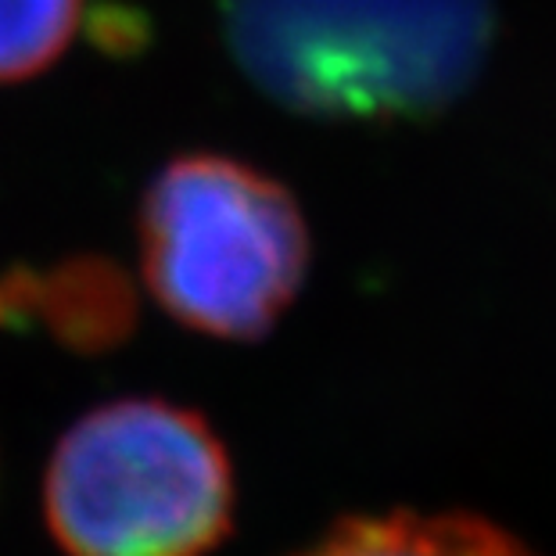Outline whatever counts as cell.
Returning a JSON list of instances; mask_svg holds the SVG:
<instances>
[{"instance_id":"2","label":"cell","mask_w":556,"mask_h":556,"mask_svg":"<svg viewBox=\"0 0 556 556\" xmlns=\"http://www.w3.org/2000/svg\"><path fill=\"white\" fill-rule=\"evenodd\" d=\"M43 517L68 556H205L230 531V456L194 409L104 402L54 445Z\"/></svg>"},{"instance_id":"5","label":"cell","mask_w":556,"mask_h":556,"mask_svg":"<svg viewBox=\"0 0 556 556\" xmlns=\"http://www.w3.org/2000/svg\"><path fill=\"white\" fill-rule=\"evenodd\" d=\"M83 0H0V83L40 76L68 51Z\"/></svg>"},{"instance_id":"4","label":"cell","mask_w":556,"mask_h":556,"mask_svg":"<svg viewBox=\"0 0 556 556\" xmlns=\"http://www.w3.org/2000/svg\"><path fill=\"white\" fill-rule=\"evenodd\" d=\"M294 556H535L503 528L467 514L352 517Z\"/></svg>"},{"instance_id":"3","label":"cell","mask_w":556,"mask_h":556,"mask_svg":"<svg viewBox=\"0 0 556 556\" xmlns=\"http://www.w3.org/2000/svg\"><path fill=\"white\" fill-rule=\"evenodd\" d=\"M137 230L151 294L205 338H266L309 274V227L294 194L230 155L165 162Z\"/></svg>"},{"instance_id":"1","label":"cell","mask_w":556,"mask_h":556,"mask_svg":"<svg viewBox=\"0 0 556 556\" xmlns=\"http://www.w3.org/2000/svg\"><path fill=\"white\" fill-rule=\"evenodd\" d=\"M233 65L324 123H424L481 76L495 0H219Z\"/></svg>"}]
</instances>
